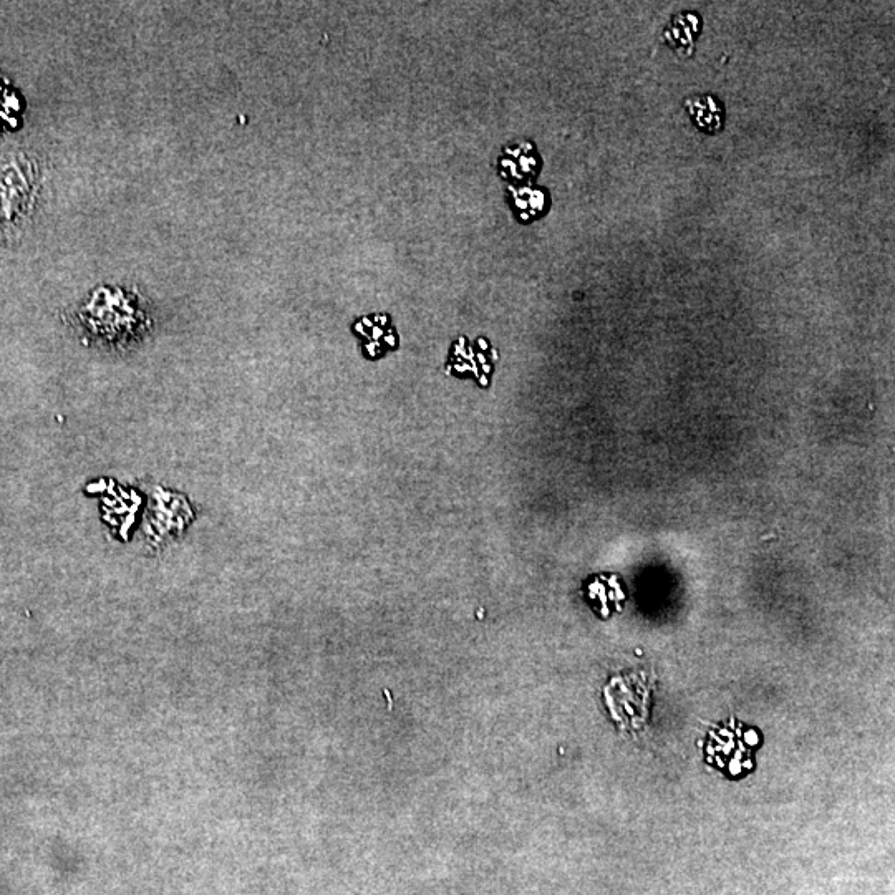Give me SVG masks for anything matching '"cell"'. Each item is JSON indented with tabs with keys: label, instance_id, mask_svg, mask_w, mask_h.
Masks as SVG:
<instances>
[{
	"label": "cell",
	"instance_id": "cell-1",
	"mask_svg": "<svg viewBox=\"0 0 895 895\" xmlns=\"http://www.w3.org/2000/svg\"><path fill=\"white\" fill-rule=\"evenodd\" d=\"M17 113H19L17 98L9 90L0 87V130H5L7 128L5 125H17L15 118Z\"/></svg>",
	"mask_w": 895,
	"mask_h": 895
}]
</instances>
